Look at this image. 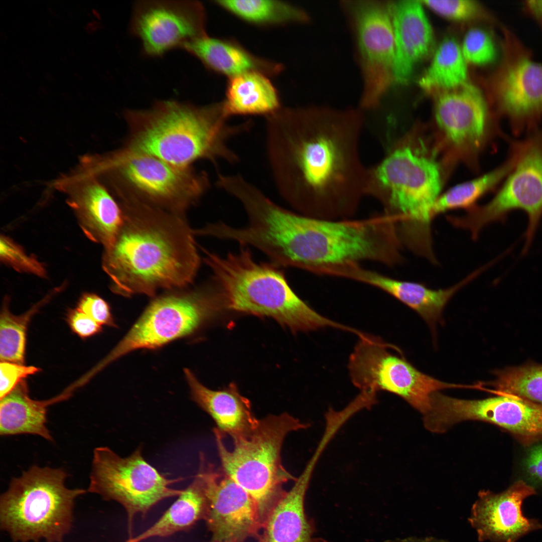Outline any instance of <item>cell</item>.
Here are the masks:
<instances>
[{
  "instance_id": "cell-1",
  "label": "cell",
  "mask_w": 542,
  "mask_h": 542,
  "mask_svg": "<svg viewBox=\"0 0 542 542\" xmlns=\"http://www.w3.org/2000/svg\"><path fill=\"white\" fill-rule=\"evenodd\" d=\"M266 118L268 161L282 197L303 215L351 219L367 196L362 109L281 107Z\"/></svg>"
},
{
  "instance_id": "cell-2",
  "label": "cell",
  "mask_w": 542,
  "mask_h": 542,
  "mask_svg": "<svg viewBox=\"0 0 542 542\" xmlns=\"http://www.w3.org/2000/svg\"><path fill=\"white\" fill-rule=\"evenodd\" d=\"M117 201L122 223L113 241L104 248L102 261L111 291L124 297L154 298L159 291L192 285L201 258L185 215L128 198Z\"/></svg>"
},
{
  "instance_id": "cell-3",
  "label": "cell",
  "mask_w": 542,
  "mask_h": 542,
  "mask_svg": "<svg viewBox=\"0 0 542 542\" xmlns=\"http://www.w3.org/2000/svg\"><path fill=\"white\" fill-rule=\"evenodd\" d=\"M430 141L413 129L368 171L367 196L375 199L392 220L402 246L417 254L433 249L432 210L441 194L449 162L440 157L439 144Z\"/></svg>"
},
{
  "instance_id": "cell-4",
  "label": "cell",
  "mask_w": 542,
  "mask_h": 542,
  "mask_svg": "<svg viewBox=\"0 0 542 542\" xmlns=\"http://www.w3.org/2000/svg\"><path fill=\"white\" fill-rule=\"evenodd\" d=\"M123 116L127 135L120 152L153 156L182 167L200 160L236 163L238 157L228 141L250 125L229 124L222 102L199 105L160 100L148 108L126 109Z\"/></svg>"
},
{
  "instance_id": "cell-5",
  "label": "cell",
  "mask_w": 542,
  "mask_h": 542,
  "mask_svg": "<svg viewBox=\"0 0 542 542\" xmlns=\"http://www.w3.org/2000/svg\"><path fill=\"white\" fill-rule=\"evenodd\" d=\"M275 244L281 263L310 272L317 267L402 260L394 224L383 213L360 220H331L290 212L279 223Z\"/></svg>"
},
{
  "instance_id": "cell-6",
  "label": "cell",
  "mask_w": 542,
  "mask_h": 542,
  "mask_svg": "<svg viewBox=\"0 0 542 542\" xmlns=\"http://www.w3.org/2000/svg\"><path fill=\"white\" fill-rule=\"evenodd\" d=\"M204 262L212 273L225 308L238 312L271 317L293 331L348 327L315 311L288 284L283 270L272 262H257L249 248L220 256L204 248Z\"/></svg>"
},
{
  "instance_id": "cell-7",
  "label": "cell",
  "mask_w": 542,
  "mask_h": 542,
  "mask_svg": "<svg viewBox=\"0 0 542 542\" xmlns=\"http://www.w3.org/2000/svg\"><path fill=\"white\" fill-rule=\"evenodd\" d=\"M61 468L34 465L13 478L0 497V527L14 542H64L71 531L76 499Z\"/></svg>"
},
{
  "instance_id": "cell-8",
  "label": "cell",
  "mask_w": 542,
  "mask_h": 542,
  "mask_svg": "<svg viewBox=\"0 0 542 542\" xmlns=\"http://www.w3.org/2000/svg\"><path fill=\"white\" fill-rule=\"evenodd\" d=\"M309 427L287 413L270 415L259 420L248 432L232 438L231 450L225 446L224 436L213 430L222 469L251 496L262 526L285 492L283 485L297 479L282 464L284 441L290 433Z\"/></svg>"
},
{
  "instance_id": "cell-9",
  "label": "cell",
  "mask_w": 542,
  "mask_h": 542,
  "mask_svg": "<svg viewBox=\"0 0 542 542\" xmlns=\"http://www.w3.org/2000/svg\"><path fill=\"white\" fill-rule=\"evenodd\" d=\"M90 168L115 197L180 215H185L210 185L207 173L193 166H176L153 156L124 154L118 150L93 157Z\"/></svg>"
},
{
  "instance_id": "cell-10",
  "label": "cell",
  "mask_w": 542,
  "mask_h": 542,
  "mask_svg": "<svg viewBox=\"0 0 542 542\" xmlns=\"http://www.w3.org/2000/svg\"><path fill=\"white\" fill-rule=\"evenodd\" d=\"M153 298L128 333L103 360L106 365L131 351L154 349L196 331L221 307L218 285L211 277L195 287L174 289Z\"/></svg>"
},
{
  "instance_id": "cell-11",
  "label": "cell",
  "mask_w": 542,
  "mask_h": 542,
  "mask_svg": "<svg viewBox=\"0 0 542 542\" xmlns=\"http://www.w3.org/2000/svg\"><path fill=\"white\" fill-rule=\"evenodd\" d=\"M509 153L514 165L493 198L464 215L453 217L452 223L469 231L475 239L486 225L503 221L512 210H521L528 219L525 253L542 217V130L533 131L521 141H510Z\"/></svg>"
},
{
  "instance_id": "cell-12",
  "label": "cell",
  "mask_w": 542,
  "mask_h": 542,
  "mask_svg": "<svg viewBox=\"0 0 542 542\" xmlns=\"http://www.w3.org/2000/svg\"><path fill=\"white\" fill-rule=\"evenodd\" d=\"M142 452L139 447L130 456L121 457L108 447L95 448L87 489L124 507L130 535L136 514L145 515L161 501L183 491L170 487L183 478H167L145 460Z\"/></svg>"
},
{
  "instance_id": "cell-13",
  "label": "cell",
  "mask_w": 542,
  "mask_h": 542,
  "mask_svg": "<svg viewBox=\"0 0 542 542\" xmlns=\"http://www.w3.org/2000/svg\"><path fill=\"white\" fill-rule=\"evenodd\" d=\"M502 31V57L491 80L492 98L515 133L533 131L542 122V63L511 29Z\"/></svg>"
},
{
  "instance_id": "cell-14",
  "label": "cell",
  "mask_w": 542,
  "mask_h": 542,
  "mask_svg": "<svg viewBox=\"0 0 542 542\" xmlns=\"http://www.w3.org/2000/svg\"><path fill=\"white\" fill-rule=\"evenodd\" d=\"M434 118L439 143L452 162L474 161L495 130L485 97L467 83L438 93Z\"/></svg>"
},
{
  "instance_id": "cell-15",
  "label": "cell",
  "mask_w": 542,
  "mask_h": 542,
  "mask_svg": "<svg viewBox=\"0 0 542 542\" xmlns=\"http://www.w3.org/2000/svg\"><path fill=\"white\" fill-rule=\"evenodd\" d=\"M352 17L363 80L360 109L377 108L394 80L393 28L389 4H347Z\"/></svg>"
},
{
  "instance_id": "cell-16",
  "label": "cell",
  "mask_w": 542,
  "mask_h": 542,
  "mask_svg": "<svg viewBox=\"0 0 542 542\" xmlns=\"http://www.w3.org/2000/svg\"><path fill=\"white\" fill-rule=\"evenodd\" d=\"M203 5L196 1H140L133 5L129 32L148 57H157L207 35Z\"/></svg>"
},
{
  "instance_id": "cell-17",
  "label": "cell",
  "mask_w": 542,
  "mask_h": 542,
  "mask_svg": "<svg viewBox=\"0 0 542 542\" xmlns=\"http://www.w3.org/2000/svg\"><path fill=\"white\" fill-rule=\"evenodd\" d=\"M196 474L207 502L205 520L212 534L209 542H244L262 528L256 505L248 493L221 468L199 454Z\"/></svg>"
},
{
  "instance_id": "cell-18",
  "label": "cell",
  "mask_w": 542,
  "mask_h": 542,
  "mask_svg": "<svg viewBox=\"0 0 542 542\" xmlns=\"http://www.w3.org/2000/svg\"><path fill=\"white\" fill-rule=\"evenodd\" d=\"M478 400L451 397L439 398L437 420L448 429L467 420H478L495 425L509 432L522 444L542 440V406L506 394Z\"/></svg>"
},
{
  "instance_id": "cell-19",
  "label": "cell",
  "mask_w": 542,
  "mask_h": 542,
  "mask_svg": "<svg viewBox=\"0 0 542 542\" xmlns=\"http://www.w3.org/2000/svg\"><path fill=\"white\" fill-rule=\"evenodd\" d=\"M83 169L56 183L64 193L86 236L105 248L115 239L123 221L121 208L111 192L92 172Z\"/></svg>"
},
{
  "instance_id": "cell-20",
  "label": "cell",
  "mask_w": 542,
  "mask_h": 542,
  "mask_svg": "<svg viewBox=\"0 0 542 542\" xmlns=\"http://www.w3.org/2000/svg\"><path fill=\"white\" fill-rule=\"evenodd\" d=\"M521 480H516L504 491L495 493L481 490L473 504L468 521L479 541L516 542L524 535L541 527L533 518L522 512L523 501L536 494Z\"/></svg>"
},
{
  "instance_id": "cell-21",
  "label": "cell",
  "mask_w": 542,
  "mask_h": 542,
  "mask_svg": "<svg viewBox=\"0 0 542 542\" xmlns=\"http://www.w3.org/2000/svg\"><path fill=\"white\" fill-rule=\"evenodd\" d=\"M480 273L477 269L452 287L436 290L421 283L390 278L366 269L360 263L343 264L335 269L337 278L370 285L391 295L415 311L433 330L441 320L444 308L450 299Z\"/></svg>"
},
{
  "instance_id": "cell-22",
  "label": "cell",
  "mask_w": 542,
  "mask_h": 542,
  "mask_svg": "<svg viewBox=\"0 0 542 542\" xmlns=\"http://www.w3.org/2000/svg\"><path fill=\"white\" fill-rule=\"evenodd\" d=\"M394 32V80L405 83L416 65L430 52L433 31L418 1H399L389 4Z\"/></svg>"
},
{
  "instance_id": "cell-23",
  "label": "cell",
  "mask_w": 542,
  "mask_h": 542,
  "mask_svg": "<svg viewBox=\"0 0 542 542\" xmlns=\"http://www.w3.org/2000/svg\"><path fill=\"white\" fill-rule=\"evenodd\" d=\"M320 455L314 453L291 489L283 493L266 516L259 542H326L314 537V526L306 516L304 501Z\"/></svg>"
},
{
  "instance_id": "cell-24",
  "label": "cell",
  "mask_w": 542,
  "mask_h": 542,
  "mask_svg": "<svg viewBox=\"0 0 542 542\" xmlns=\"http://www.w3.org/2000/svg\"><path fill=\"white\" fill-rule=\"evenodd\" d=\"M191 397L213 420L223 436L231 438L252 429L259 419L254 415L250 402L242 396L233 383L221 390H212L203 385L189 369H184Z\"/></svg>"
},
{
  "instance_id": "cell-25",
  "label": "cell",
  "mask_w": 542,
  "mask_h": 542,
  "mask_svg": "<svg viewBox=\"0 0 542 542\" xmlns=\"http://www.w3.org/2000/svg\"><path fill=\"white\" fill-rule=\"evenodd\" d=\"M182 49L208 69L229 78L251 71L270 76L278 74L283 69L281 64L254 55L232 41L207 35L186 44Z\"/></svg>"
},
{
  "instance_id": "cell-26",
  "label": "cell",
  "mask_w": 542,
  "mask_h": 542,
  "mask_svg": "<svg viewBox=\"0 0 542 542\" xmlns=\"http://www.w3.org/2000/svg\"><path fill=\"white\" fill-rule=\"evenodd\" d=\"M268 75L251 71L229 78L222 102L226 114L267 116L281 108L277 89Z\"/></svg>"
},
{
  "instance_id": "cell-27",
  "label": "cell",
  "mask_w": 542,
  "mask_h": 542,
  "mask_svg": "<svg viewBox=\"0 0 542 542\" xmlns=\"http://www.w3.org/2000/svg\"><path fill=\"white\" fill-rule=\"evenodd\" d=\"M51 401L31 398L24 380L1 398L0 434H31L53 441L46 426L47 406Z\"/></svg>"
},
{
  "instance_id": "cell-28",
  "label": "cell",
  "mask_w": 542,
  "mask_h": 542,
  "mask_svg": "<svg viewBox=\"0 0 542 542\" xmlns=\"http://www.w3.org/2000/svg\"><path fill=\"white\" fill-rule=\"evenodd\" d=\"M207 502L204 489L196 475L192 482L151 526L125 542H140L154 537H166L186 530L198 520L205 519Z\"/></svg>"
},
{
  "instance_id": "cell-29",
  "label": "cell",
  "mask_w": 542,
  "mask_h": 542,
  "mask_svg": "<svg viewBox=\"0 0 542 542\" xmlns=\"http://www.w3.org/2000/svg\"><path fill=\"white\" fill-rule=\"evenodd\" d=\"M467 76L466 61L461 48L454 39L447 38L439 46L419 84L427 91L440 93L465 84Z\"/></svg>"
},
{
  "instance_id": "cell-30",
  "label": "cell",
  "mask_w": 542,
  "mask_h": 542,
  "mask_svg": "<svg viewBox=\"0 0 542 542\" xmlns=\"http://www.w3.org/2000/svg\"><path fill=\"white\" fill-rule=\"evenodd\" d=\"M215 3L245 22L260 26L302 23L309 19L301 8L281 1L228 0Z\"/></svg>"
},
{
  "instance_id": "cell-31",
  "label": "cell",
  "mask_w": 542,
  "mask_h": 542,
  "mask_svg": "<svg viewBox=\"0 0 542 542\" xmlns=\"http://www.w3.org/2000/svg\"><path fill=\"white\" fill-rule=\"evenodd\" d=\"M513 165L514 159L509 154L506 161L497 168L480 177L457 184L441 193L433 208V218L448 211L472 206L505 179Z\"/></svg>"
},
{
  "instance_id": "cell-32",
  "label": "cell",
  "mask_w": 542,
  "mask_h": 542,
  "mask_svg": "<svg viewBox=\"0 0 542 542\" xmlns=\"http://www.w3.org/2000/svg\"><path fill=\"white\" fill-rule=\"evenodd\" d=\"M494 373L495 379L486 383L491 387L488 392L513 395L542 406V365L508 367Z\"/></svg>"
},
{
  "instance_id": "cell-33",
  "label": "cell",
  "mask_w": 542,
  "mask_h": 542,
  "mask_svg": "<svg viewBox=\"0 0 542 542\" xmlns=\"http://www.w3.org/2000/svg\"><path fill=\"white\" fill-rule=\"evenodd\" d=\"M41 303L21 315L12 313L5 300L0 316V358L1 361L24 364L26 333L30 320Z\"/></svg>"
},
{
  "instance_id": "cell-34",
  "label": "cell",
  "mask_w": 542,
  "mask_h": 542,
  "mask_svg": "<svg viewBox=\"0 0 542 542\" xmlns=\"http://www.w3.org/2000/svg\"><path fill=\"white\" fill-rule=\"evenodd\" d=\"M461 50L466 62L482 65L493 62L496 56L493 39L485 30L472 28L466 34Z\"/></svg>"
},
{
  "instance_id": "cell-35",
  "label": "cell",
  "mask_w": 542,
  "mask_h": 542,
  "mask_svg": "<svg viewBox=\"0 0 542 542\" xmlns=\"http://www.w3.org/2000/svg\"><path fill=\"white\" fill-rule=\"evenodd\" d=\"M517 462L519 478L536 491L542 489V440L522 444Z\"/></svg>"
},
{
  "instance_id": "cell-36",
  "label": "cell",
  "mask_w": 542,
  "mask_h": 542,
  "mask_svg": "<svg viewBox=\"0 0 542 542\" xmlns=\"http://www.w3.org/2000/svg\"><path fill=\"white\" fill-rule=\"evenodd\" d=\"M0 257L2 261L17 270L44 277V265L36 258L29 255L21 247L6 236H1Z\"/></svg>"
},
{
  "instance_id": "cell-37",
  "label": "cell",
  "mask_w": 542,
  "mask_h": 542,
  "mask_svg": "<svg viewBox=\"0 0 542 542\" xmlns=\"http://www.w3.org/2000/svg\"><path fill=\"white\" fill-rule=\"evenodd\" d=\"M438 14L454 20L466 21L480 17H487L476 2L471 0L421 1Z\"/></svg>"
},
{
  "instance_id": "cell-38",
  "label": "cell",
  "mask_w": 542,
  "mask_h": 542,
  "mask_svg": "<svg viewBox=\"0 0 542 542\" xmlns=\"http://www.w3.org/2000/svg\"><path fill=\"white\" fill-rule=\"evenodd\" d=\"M77 308L101 326H115L109 305L95 294H83L77 303Z\"/></svg>"
},
{
  "instance_id": "cell-39",
  "label": "cell",
  "mask_w": 542,
  "mask_h": 542,
  "mask_svg": "<svg viewBox=\"0 0 542 542\" xmlns=\"http://www.w3.org/2000/svg\"><path fill=\"white\" fill-rule=\"evenodd\" d=\"M0 371V398H2L12 391L24 378L39 372L40 368L33 366L1 361Z\"/></svg>"
},
{
  "instance_id": "cell-40",
  "label": "cell",
  "mask_w": 542,
  "mask_h": 542,
  "mask_svg": "<svg viewBox=\"0 0 542 542\" xmlns=\"http://www.w3.org/2000/svg\"><path fill=\"white\" fill-rule=\"evenodd\" d=\"M67 321L72 331L82 338L92 336L102 330L101 325L77 308L69 310Z\"/></svg>"
},
{
  "instance_id": "cell-41",
  "label": "cell",
  "mask_w": 542,
  "mask_h": 542,
  "mask_svg": "<svg viewBox=\"0 0 542 542\" xmlns=\"http://www.w3.org/2000/svg\"><path fill=\"white\" fill-rule=\"evenodd\" d=\"M524 11L531 17L542 29V1L528 0L523 2Z\"/></svg>"
},
{
  "instance_id": "cell-42",
  "label": "cell",
  "mask_w": 542,
  "mask_h": 542,
  "mask_svg": "<svg viewBox=\"0 0 542 542\" xmlns=\"http://www.w3.org/2000/svg\"><path fill=\"white\" fill-rule=\"evenodd\" d=\"M387 542H449L445 540L438 539L434 537H409L404 539H398L394 540H389Z\"/></svg>"
}]
</instances>
